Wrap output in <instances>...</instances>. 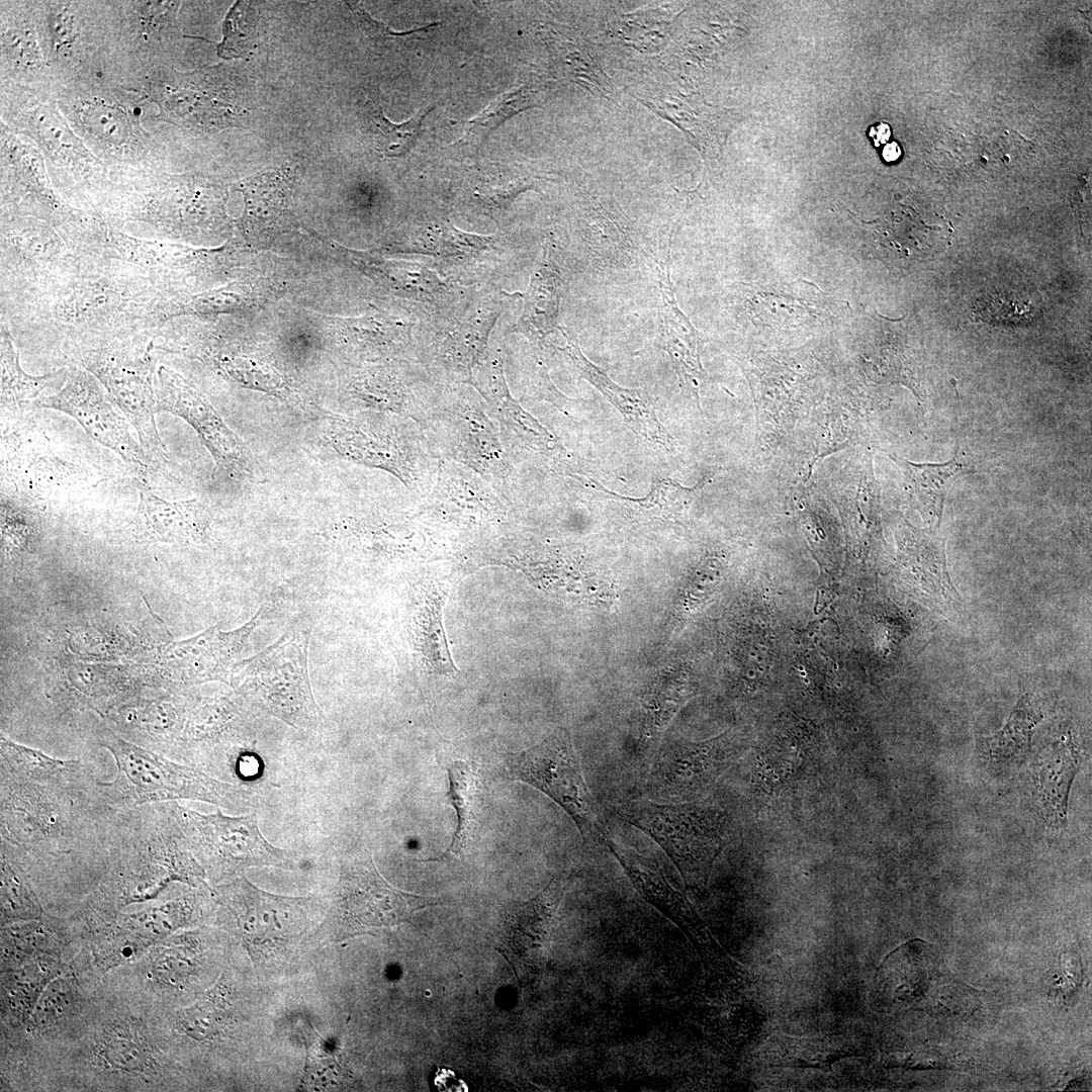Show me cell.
Returning <instances> with one entry per match:
<instances>
[{"mask_svg":"<svg viewBox=\"0 0 1092 1092\" xmlns=\"http://www.w3.org/2000/svg\"><path fill=\"white\" fill-rule=\"evenodd\" d=\"M1 853L24 872L104 870L118 810L103 797L93 764L0 740Z\"/></svg>","mask_w":1092,"mask_h":1092,"instance_id":"cell-1","label":"cell"},{"mask_svg":"<svg viewBox=\"0 0 1092 1092\" xmlns=\"http://www.w3.org/2000/svg\"><path fill=\"white\" fill-rule=\"evenodd\" d=\"M13 296L9 314L17 331L61 338L78 346L80 354L114 341L146 338L172 312L166 293L116 261L88 259Z\"/></svg>","mask_w":1092,"mask_h":1092,"instance_id":"cell-2","label":"cell"},{"mask_svg":"<svg viewBox=\"0 0 1092 1092\" xmlns=\"http://www.w3.org/2000/svg\"><path fill=\"white\" fill-rule=\"evenodd\" d=\"M106 870L103 897L124 904L151 899L171 882L197 885L204 875L164 802L118 810Z\"/></svg>","mask_w":1092,"mask_h":1092,"instance_id":"cell-3","label":"cell"},{"mask_svg":"<svg viewBox=\"0 0 1092 1092\" xmlns=\"http://www.w3.org/2000/svg\"><path fill=\"white\" fill-rule=\"evenodd\" d=\"M91 743L107 749L116 763L115 779L107 783L99 781L103 797L116 809L181 799L203 801L225 809L247 804V795L239 787L141 747L107 726L93 729Z\"/></svg>","mask_w":1092,"mask_h":1092,"instance_id":"cell-4","label":"cell"},{"mask_svg":"<svg viewBox=\"0 0 1092 1092\" xmlns=\"http://www.w3.org/2000/svg\"><path fill=\"white\" fill-rule=\"evenodd\" d=\"M309 631L291 627L259 654L235 664L231 685L250 703L300 729L323 721L308 675Z\"/></svg>","mask_w":1092,"mask_h":1092,"instance_id":"cell-5","label":"cell"},{"mask_svg":"<svg viewBox=\"0 0 1092 1092\" xmlns=\"http://www.w3.org/2000/svg\"><path fill=\"white\" fill-rule=\"evenodd\" d=\"M215 894L223 924L259 969L287 962L309 927L310 898L274 895L245 878L218 887Z\"/></svg>","mask_w":1092,"mask_h":1092,"instance_id":"cell-6","label":"cell"},{"mask_svg":"<svg viewBox=\"0 0 1092 1092\" xmlns=\"http://www.w3.org/2000/svg\"><path fill=\"white\" fill-rule=\"evenodd\" d=\"M617 813L661 846L688 885L706 886L724 845L722 809L704 800L660 803L647 799L625 804Z\"/></svg>","mask_w":1092,"mask_h":1092,"instance_id":"cell-7","label":"cell"},{"mask_svg":"<svg viewBox=\"0 0 1092 1092\" xmlns=\"http://www.w3.org/2000/svg\"><path fill=\"white\" fill-rule=\"evenodd\" d=\"M870 998L879 1012L920 1010L959 1015L974 1007L976 993L952 975L934 946L913 940L884 960Z\"/></svg>","mask_w":1092,"mask_h":1092,"instance_id":"cell-8","label":"cell"},{"mask_svg":"<svg viewBox=\"0 0 1092 1092\" xmlns=\"http://www.w3.org/2000/svg\"><path fill=\"white\" fill-rule=\"evenodd\" d=\"M164 805L184 845L213 881L236 876L249 867L292 862L291 852L273 846L262 836L255 815L201 814L174 801Z\"/></svg>","mask_w":1092,"mask_h":1092,"instance_id":"cell-9","label":"cell"},{"mask_svg":"<svg viewBox=\"0 0 1092 1092\" xmlns=\"http://www.w3.org/2000/svg\"><path fill=\"white\" fill-rule=\"evenodd\" d=\"M146 338L114 341L79 355L81 366L91 372L104 387L115 406L133 426L148 460H166L156 421L154 370L150 353L153 341L144 347Z\"/></svg>","mask_w":1092,"mask_h":1092,"instance_id":"cell-10","label":"cell"},{"mask_svg":"<svg viewBox=\"0 0 1092 1092\" xmlns=\"http://www.w3.org/2000/svg\"><path fill=\"white\" fill-rule=\"evenodd\" d=\"M506 767L512 780L534 787L559 805L584 840L604 845L609 832L566 729L555 730L532 748L509 754Z\"/></svg>","mask_w":1092,"mask_h":1092,"instance_id":"cell-11","label":"cell"},{"mask_svg":"<svg viewBox=\"0 0 1092 1092\" xmlns=\"http://www.w3.org/2000/svg\"><path fill=\"white\" fill-rule=\"evenodd\" d=\"M436 897L415 895L390 886L372 858L363 857L343 871L332 908L317 931L329 941L372 933L407 921L420 909L439 905Z\"/></svg>","mask_w":1092,"mask_h":1092,"instance_id":"cell-12","label":"cell"},{"mask_svg":"<svg viewBox=\"0 0 1092 1092\" xmlns=\"http://www.w3.org/2000/svg\"><path fill=\"white\" fill-rule=\"evenodd\" d=\"M98 379L82 366L67 369L62 388L42 396L34 407L51 408L74 418L95 441L118 454L126 465L145 479L150 468L145 452L129 432V426L114 407Z\"/></svg>","mask_w":1092,"mask_h":1092,"instance_id":"cell-13","label":"cell"},{"mask_svg":"<svg viewBox=\"0 0 1092 1092\" xmlns=\"http://www.w3.org/2000/svg\"><path fill=\"white\" fill-rule=\"evenodd\" d=\"M743 752L724 736L669 747L649 764L647 793L660 803L703 800Z\"/></svg>","mask_w":1092,"mask_h":1092,"instance_id":"cell-14","label":"cell"},{"mask_svg":"<svg viewBox=\"0 0 1092 1092\" xmlns=\"http://www.w3.org/2000/svg\"><path fill=\"white\" fill-rule=\"evenodd\" d=\"M627 877L637 891L652 906L675 923L697 949L708 973L724 970L731 958L712 936L707 925L687 897L675 890L656 864L642 854L620 845L610 838L605 840Z\"/></svg>","mask_w":1092,"mask_h":1092,"instance_id":"cell-15","label":"cell"},{"mask_svg":"<svg viewBox=\"0 0 1092 1092\" xmlns=\"http://www.w3.org/2000/svg\"><path fill=\"white\" fill-rule=\"evenodd\" d=\"M157 412H168L185 420L210 452L216 466L233 475L252 471L246 448L216 411L178 373L166 366L157 370L155 382Z\"/></svg>","mask_w":1092,"mask_h":1092,"instance_id":"cell-16","label":"cell"},{"mask_svg":"<svg viewBox=\"0 0 1092 1092\" xmlns=\"http://www.w3.org/2000/svg\"><path fill=\"white\" fill-rule=\"evenodd\" d=\"M87 259L49 229L14 225L2 230L1 278L10 276L14 290L73 271Z\"/></svg>","mask_w":1092,"mask_h":1092,"instance_id":"cell-17","label":"cell"},{"mask_svg":"<svg viewBox=\"0 0 1092 1092\" xmlns=\"http://www.w3.org/2000/svg\"><path fill=\"white\" fill-rule=\"evenodd\" d=\"M266 609L262 608L241 628L223 632L209 629L191 639L173 642L163 649L162 661L174 677L197 684L231 678L235 660L243 645L260 625Z\"/></svg>","mask_w":1092,"mask_h":1092,"instance_id":"cell-18","label":"cell"},{"mask_svg":"<svg viewBox=\"0 0 1092 1092\" xmlns=\"http://www.w3.org/2000/svg\"><path fill=\"white\" fill-rule=\"evenodd\" d=\"M1080 763L1079 747L1069 734L1036 749L1030 764L1032 794L1046 824L1066 826L1069 794Z\"/></svg>","mask_w":1092,"mask_h":1092,"instance_id":"cell-19","label":"cell"},{"mask_svg":"<svg viewBox=\"0 0 1092 1092\" xmlns=\"http://www.w3.org/2000/svg\"><path fill=\"white\" fill-rule=\"evenodd\" d=\"M130 526L140 540L200 545L207 540L209 514L198 498L168 502L142 487Z\"/></svg>","mask_w":1092,"mask_h":1092,"instance_id":"cell-20","label":"cell"},{"mask_svg":"<svg viewBox=\"0 0 1092 1092\" xmlns=\"http://www.w3.org/2000/svg\"><path fill=\"white\" fill-rule=\"evenodd\" d=\"M182 705L167 698L136 700L116 708L111 719L124 739L175 758L186 716Z\"/></svg>","mask_w":1092,"mask_h":1092,"instance_id":"cell-21","label":"cell"},{"mask_svg":"<svg viewBox=\"0 0 1092 1092\" xmlns=\"http://www.w3.org/2000/svg\"><path fill=\"white\" fill-rule=\"evenodd\" d=\"M659 286L658 318L663 349L669 354L678 374L696 382L701 372L699 358L702 336L679 308L670 278V250L655 260Z\"/></svg>","mask_w":1092,"mask_h":1092,"instance_id":"cell-22","label":"cell"},{"mask_svg":"<svg viewBox=\"0 0 1092 1092\" xmlns=\"http://www.w3.org/2000/svg\"><path fill=\"white\" fill-rule=\"evenodd\" d=\"M563 289V278L557 249L547 242L542 257L532 271L524 295V307L518 331L533 343L542 344L558 328L557 318Z\"/></svg>","mask_w":1092,"mask_h":1092,"instance_id":"cell-23","label":"cell"},{"mask_svg":"<svg viewBox=\"0 0 1092 1092\" xmlns=\"http://www.w3.org/2000/svg\"><path fill=\"white\" fill-rule=\"evenodd\" d=\"M855 1054L854 1044L843 1035L799 1037L771 1034L760 1045L762 1065L779 1067H826Z\"/></svg>","mask_w":1092,"mask_h":1092,"instance_id":"cell-24","label":"cell"},{"mask_svg":"<svg viewBox=\"0 0 1092 1092\" xmlns=\"http://www.w3.org/2000/svg\"><path fill=\"white\" fill-rule=\"evenodd\" d=\"M1 358V406L8 410H22L38 399V395L52 386H63L67 369L40 376L26 373L20 363L19 354L8 325L1 322L0 330Z\"/></svg>","mask_w":1092,"mask_h":1092,"instance_id":"cell-25","label":"cell"},{"mask_svg":"<svg viewBox=\"0 0 1092 1092\" xmlns=\"http://www.w3.org/2000/svg\"><path fill=\"white\" fill-rule=\"evenodd\" d=\"M564 344L563 351L586 380L596 386L610 401L620 408L627 418H632L633 423L642 419L645 429L659 430V425L654 419L648 397L640 389H629L615 383L602 370L594 365L581 353L579 346L572 335L564 327H558Z\"/></svg>","mask_w":1092,"mask_h":1092,"instance_id":"cell-26","label":"cell"},{"mask_svg":"<svg viewBox=\"0 0 1092 1092\" xmlns=\"http://www.w3.org/2000/svg\"><path fill=\"white\" fill-rule=\"evenodd\" d=\"M449 798L455 809L457 824L446 853L462 855L469 845L474 829L478 803V777L474 765L465 760H454L447 768Z\"/></svg>","mask_w":1092,"mask_h":1092,"instance_id":"cell-27","label":"cell"},{"mask_svg":"<svg viewBox=\"0 0 1092 1092\" xmlns=\"http://www.w3.org/2000/svg\"><path fill=\"white\" fill-rule=\"evenodd\" d=\"M901 460L921 504V510L932 526L937 528L947 487L956 476L968 471L967 460L959 452L951 460L940 464H914Z\"/></svg>","mask_w":1092,"mask_h":1092,"instance_id":"cell-28","label":"cell"},{"mask_svg":"<svg viewBox=\"0 0 1092 1092\" xmlns=\"http://www.w3.org/2000/svg\"><path fill=\"white\" fill-rule=\"evenodd\" d=\"M1041 719L1042 715L1031 698L1021 696L1005 724L988 738L990 755L999 761L1024 759L1030 751L1034 729Z\"/></svg>","mask_w":1092,"mask_h":1092,"instance_id":"cell-29","label":"cell"},{"mask_svg":"<svg viewBox=\"0 0 1092 1092\" xmlns=\"http://www.w3.org/2000/svg\"><path fill=\"white\" fill-rule=\"evenodd\" d=\"M433 108V106H427L410 119L395 123L384 116L378 102L368 101L364 105V122L375 149L383 156L390 158L406 155L417 143L424 119Z\"/></svg>","mask_w":1092,"mask_h":1092,"instance_id":"cell-30","label":"cell"},{"mask_svg":"<svg viewBox=\"0 0 1092 1092\" xmlns=\"http://www.w3.org/2000/svg\"><path fill=\"white\" fill-rule=\"evenodd\" d=\"M542 95V89L532 84L522 85L504 93L474 118L465 122L466 130L460 141L474 145L483 142L492 130L510 117L525 109L538 106Z\"/></svg>","mask_w":1092,"mask_h":1092,"instance_id":"cell-31","label":"cell"},{"mask_svg":"<svg viewBox=\"0 0 1092 1092\" xmlns=\"http://www.w3.org/2000/svg\"><path fill=\"white\" fill-rule=\"evenodd\" d=\"M497 317L498 311L488 309L460 323L446 339L445 352L454 362L470 370L484 353Z\"/></svg>","mask_w":1092,"mask_h":1092,"instance_id":"cell-32","label":"cell"},{"mask_svg":"<svg viewBox=\"0 0 1092 1092\" xmlns=\"http://www.w3.org/2000/svg\"><path fill=\"white\" fill-rule=\"evenodd\" d=\"M443 602L444 599L437 594L426 601L419 616L418 641L429 667L436 673L452 675L456 668L447 648L442 625Z\"/></svg>","mask_w":1092,"mask_h":1092,"instance_id":"cell-33","label":"cell"},{"mask_svg":"<svg viewBox=\"0 0 1092 1092\" xmlns=\"http://www.w3.org/2000/svg\"><path fill=\"white\" fill-rule=\"evenodd\" d=\"M555 42L556 56L568 78L600 96L608 97L611 94L612 86L608 76L583 41L558 38Z\"/></svg>","mask_w":1092,"mask_h":1092,"instance_id":"cell-34","label":"cell"},{"mask_svg":"<svg viewBox=\"0 0 1092 1092\" xmlns=\"http://www.w3.org/2000/svg\"><path fill=\"white\" fill-rule=\"evenodd\" d=\"M1 909L5 917L35 918L41 908L23 869L1 853Z\"/></svg>","mask_w":1092,"mask_h":1092,"instance_id":"cell-35","label":"cell"},{"mask_svg":"<svg viewBox=\"0 0 1092 1092\" xmlns=\"http://www.w3.org/2000/svg\"><path fill=\"white\" fill-rule=\"evenodd\" d=\"M220 985L208 992L203 1001L181 1010L177 1017L180 1028L195 1039L213 1038L225 1021L226 1002Z\"/></svg>","mask_w":1092,"mask_h":1092,"instance_id":"cell-36","label":"cell"},{"mask_svg":"<svg viewBox=\"0 0 1092 1092\" xmlns=\"http://www.w3.org/2000/svg\"><path fill=\"white\" fill-rule=\"evenodd\" d=\"M99 1055L113 1069L143 1072L151 1068L153 1059L142 1041L125 1032L107 1034L99 1045Z\"/></svg>","mask_w":1092,"mask_h":1092,"instance_id":"cell-37","label":"cell"},{"mask_svg":"<svg viewBox=\"0 0 1092 1092\" xmlns=\"http://www.w3.org/2000/svg\"><path fill=\"white\" fill-rule=\"evenodd\" d=\"M2 549L5 554L27 552L36 540V518L27 510L10 504L1 503Z\"/></svg>","mask_w":1092,"mask_h":1092,"instance_id":"cell-38","label":"cell"},{"mask_svg":"<svg viewBox=\"0 0 1092 1092\" xmlns=\"http://www.w3.org/2000/svg\"><path fill=\"white\" fill-rule=\"evenodd\" d=\"M248 6L237 2L226 15L223 24V39L217 46V54L222 59L248 58L251 51L252 28L255 23L247 20Z\"/></svg>","mask_w":1092,"mask_h":1092,"instance_id":"cell-39","label":"cell"},{"mask_svg":"<svg viewBox=\"0 0 1092 1092\" xmlns=\"http://www.w3.org/2000/svg\"><path fill=\"white\" fill-rule=\"evenodd\" d=\"M493 238L464 233L452 224L441 231L439 249L450 260L476 259L493 248Z\"/></svg>","mask_w":1092,"mask_h":1092,"instance_id":"cell-40","label":"cell"},{"mask_svg":"<svg viewBox=\"0 0 1092 1092\" xmlns=\"http://www.w3.org/2000/svg\"><path fill=\"white\" fill-rule=\"evenodd\" d=\"M979 306L982 315L984 314L990 320H999V322H1004V320H1010L1011 322L1030 320L1034 312L1033 306H1030V301H1023L1022 296L1016 292L990 293L985 299H982Z\"/></svg>","mask_w":1092,"mask_h":1092,"instance_id":"cell-41","label":"cell"},{"mask_svg":"<svg viewBox=\"0 0 1092 1092\" xmlns=\"http://www.w3.org/2000/svg\"><path fill=\"white\" fill-rule=\"evenodd\" d=\"M346 4L350 8L358 26L363 32L375 43L382 47L393 44L402 39H407L411 35L427 31L438 24V22H432L407 31H395L370 16L359 2L348 1Z\"/></svg>","mask_w":1092,"mask_h":1092,"instance_id":"cell-42","label":"cell"},{"mask_svg":"<svg viewBox=\"0 0 1092 1092\" xmlns=\"http://www.w3.org/2000/svg\"><path fill=\"white\" fill-rule=\"evenodd\" d=\"M869 134L873 138L875 146L879 147L889 141L891 129L887 123L881 122L872 126Z\"/></svg>","mask_w":1092,"mask_h":1092,"instance_id":"cell-43","label":"cell"},{"mask_svg":"<svg viewBox=\"0 0 1092 1092\" xmlns=\"http://www.w3.org/2000/svg\"><path fill=\"white\" fill-rule=\"evenodd\" d=\"M883 158L886 162H894L901 156V149L895 142L887 144L882 152Z\"/></svg>","mask_w":1092,"mask_h":1092,"instance_id":"cell-44","label":"cell"}]
</instances>
